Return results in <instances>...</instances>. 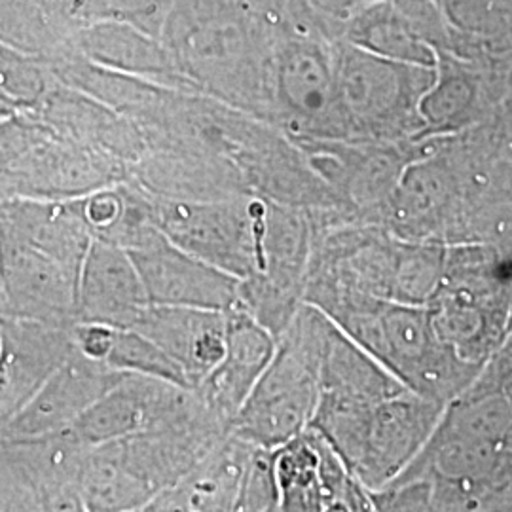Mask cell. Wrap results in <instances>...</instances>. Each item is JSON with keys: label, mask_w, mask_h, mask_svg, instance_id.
Masks as SVG:
<instances>
[{"label": "cell", "mask_w": 512, "mask_h": 512, "mask_svg": "<svg viewBox=\"0 0 512 512\" xmlns=\"http://www.w3.org/2000/svg\"><path fill=\"white\" fill-rule=\"evenodd\" d=\"M422 512H437V508H422Z\"/></svg>", "instance_id": "1"}]
</instances>
